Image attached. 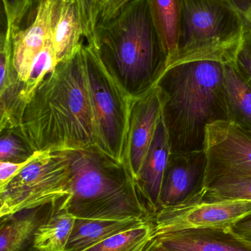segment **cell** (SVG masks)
Instances as JSON below:
<instances>
[{
  "label": "cell",
  "instance_id": "6da1fadb",
  "mask_svg": "<svg viewBox=\"0 0 251 251\" xmlns=\"http://www.w3.org/2000/svg\"><path fill=\"white\" fill-rule=\"evenodd\" d=\"M84 38L132 99L156 87L168 57L148 0H79Z\"/></svg>",
  "mask_w": 251,
  "mask_h": 251
},
{
  "label": "cell",
  "instance_id": "7a4b0ae2",
  "mask_svg": "<svg viewBox=\"0 0 251 251\" xmlns=\"http://www.w3.org/2000/svg\"><path fill=\"white\" fill-rule=\"evenodd\" d=\"M84 41L71 57L59 63L41 81L28 100L17 128L35 151L97 146Z\"/></svg>",
  "mask_w": 251,
  "mask_h": 251
},
{
  "label": "cell",
  "instance_id": "3957f363",
  "mask_svg": "<svg viewBox=\"0 0 251 251\" xmlns=\"http://www.w3.org/2000/svg\"><path fill=\"white\" fill-rule=\"evenodd\" d=\"M225 63L210 60L169 66L156 86L171 153L203 150L208 125L228 121L224 91Z\"/></svg>",
  "mask_w": 251,
  "mask_h": 251
},
{
  "label": "cell",
  "instance_id": "277c9868",
  "mask_svg": "<svg viewBox=\"0 0 251 251\" xmlns=\"http://www.w3.org/2000/svg\"><path fill=\"white\" fill-rule=\"evenodd\" d=\"M64 152L71 174L69 195L61 206L75 218L153 222L128 165L97 146Z\"/></svg>",
  "mask_w": 251,
  "mask_h": 251
},
{
  "label": "cell",
  "instance_id": "5b68a950",
  "mask_svg": "<svg viewBox=\"0 0 251 251\" xmlns=\"http://www.w3.org/2000/svg\"><path fill=\"white\" fill-rule=\"evenodd\" d=\"M182 5L178 50L167 68L200 60L233 64L246 32L238 12L226 0H182Z\"/></svg>",
  "mask_w": 251,
  "mask_h": 251
},
{
  "label": "cell",
  "instance_id": "8992f818",
  "mask_svg": "<svg viewBox=\"0 0 251 251\" xmlns=\"http://www.w3.org/2000/svg\"><path fill=\"white\" fill-rule=\"evenodd\" d=\"M83 48L95 118L96 146L113 159L127 164L133 99L109 73L94 49L84 41Z\"/></svg>",
  "mask_w": 251,
  "mask_h": 251
},
{
  "label": "cell",
  "instance_id": "52a82bcc",
  "mask_svg": "<svg viewBox=\"0 0 251 251\" xmlns=\"http://www.w3.org/2000/svg\"><path fill=\"white\" fill-rule=\"evenodd\" d=\"M71 174L63 151H38L5 185L0 187V217L36 207L69 195Z\"/></svg>",
  "mask_w": 251,
  "mask_h": 251
},
{
  "label": "cell",
  "instance_id": "ba28073f",
  "mask_svg": "<svg viewBox=\"0 0 251 251\" xmlns=\"http://www.w3.org/2000/svg\"><path fill=\"white\" fill-rule=\"evenodd\" d=\"M250 213L251 201H209L198 192L179 204L159 210L153 217L152 237L200 227L231 228Z\"/></svg>",
  "mask_w": 251,
  "mask_h": 251
},
{
  "label": "cell",
  "instance_id": "9c48e42d",
  "mask_svg": "<svg viewBox=\"0 0 251 251\" xmlns=\"http://www.w3.org/2000/svg\"><path fill=\"white\" fill-rule=\"evenodd\" d=\"M204 183L228 174L251 176V133L230 121L206 126Z\"/></svg>",
  "mask_w": 251,
  "mask_h": 251
},
{
  "label": "cell",
  "instance_id": "30bf717a",
  "mask_svg": "<svg viewBox=\"0 0 251 251\" xmlns=\"http://www.w3.org/2000/svg\"><path fill=\"white\" fill-rule=\"evenodd\" d=\"M206 168L204 150L171 153L162 183L160 210L179 204L200 192Z\"/></svg>",
  "mask_w": 251,
  "mask_h": 251
},
{
  "label": "cell",
  "instance_id": "8fae6325",
  "mask_svg": "<svg viewBox=\"0 0 251 251\" xmlns=\"http://www.w3.org/2000/svg\"><path fill=\"white\" fill-rule=\"evenodd\" d=\"M162 110V100L156 86L132 100L126 162L135 180L151 144Z\"/></svg>",
  "mask_w": 251,
  "mask_h": 251
},
{
  "label": "cell",
  "instance_id": "7c38bea8",
  "mask_svg": "<svg viewBox=\"0 0 251 251\" xmlns=\"http://www.w3.org/2000/svg\"><path fill=\"white\" fill-rule=\"evenodd\" d=\"M56 0H38L32 23L13 33L12 48L15 69L19 79L26 82L34 59L52 39Z\"/></svg>",
  "mask_w": 251,
  "mask_h": 251
},
{
  "label": "cell",
  "instance_id": "4fadbf2b",
  "mask_svg": "<svg viewBox=\"0 0 251 251\" xmlns=\"http://www.w3.org/2000/svg\"><path fill=\"white\" fill-rule=\"evenodd\" d=\"M153 238L172 251H251V243L223 227L188 228Z\"/></svg>",
  "mask_w": 251,
  "mask_h": 251
},
{
  "label": "cell",
  "instance_id": "5bb4252c",
  "mask_svg": "<svg viewBox=\"0 0 251 251\" xmlns=\"http://www.w3.org/2000/svg\"><path fill=\"white\" fill-rule=\"evenodd\" d=\"M171 154L170 143L162 116L137 176V186L152 215L160 210V196L165 171Z\"/></svg>",
  "mask_w": 251,
  "mask_h": 251
},
{
  "label": "cell",
  "instance_id": "9a60e30c",
  "mask_svg": "<svg viewBox=\"0 0 251 251\" xmlns=\"http://www.w3.org/2000/svg\"><path fill=\"white\" fill-rule=\"evenodd\" d=\"M56 201L1 217L0 251L36 250L34 248L35 233L51 216Z\"/></svg>",
  "mask_w": 251,
  "mask_h": 251
},
{
  "label": "cell",
  "instance_id": "2e32d148",
  "mask_svg": "<svg viewBox=\"0 0 251 251\" xmlns=\"http://www.w3.org/2000/svg\"><path fill=\"white\" fill-rule=\"evenodd\" d=\"M26 85L18 76L10 44L0 47V131L20 126L28 104Z\"/></svg>",
  "mask_w": 251,
  "mask_h": 251
},
{
  "label": "cell",
  "instance_id": "e0dca14e",
  "mask_svg": "<svg viewBox=\"0 0 251 251\" xmlns=\"http://www.w3.org/2000/svg\"><path fill=\"white\" fill-rule=\"evenodd\" d=\"M83 38L79 0H56L52 41L57 64L76 51Z\"/></svg>",
  "mask_w": 251,
  "mask_h": 251
},
{
  "label": "cell",
  "instance_id": "ac0fdd59",
  "mask_svg": "<svg viewBox=\"0 0 251 251\" xmlns=\"http://www.w3.org/2000/svg\"><path fill=\"white\" fill-rule=\"evenodd\" d=\"M152 223L139 219L109 221L75 218L66 251H85L113 236Z\"/></svg>",
  "mask_w": 251,
  "mask_h": 251
},
{
  "label": "cell",
  "instance_id": "d6986e66",
  "mask_svg": "<svg viewBox=\"0 0 251 251\" xmlns=\"http://www.w3.org/2000/svg\"><path fill=\"white\" fill-rule=\"evenodd\" d=\"M148 3L155 27L167 55L169 64L178 50L182 0H148Z\"/></svg>",
  "mask_w": 251,
  "mask_h": 251
},
{
  "label": "cell",
  "instance_id": "ffe728a7",
  "mask_svg": "<svg viewBox=\"0 0 251 251\" xmlns=\"http://www.w3.org/2000/svg\"><path fill=\"white\" fill-rule=\"evenodd\" d=\"M224 91L228 121L251 133V88L232 64L224 67Z\"/></svg>",
  "mask_w": 251,
  "mask_h": 251
},
{
  "label": "cell",
  "instance_id": "44dd1931",
  "mask_svg": "<svg viewBox=\"0 0 251 251\" xmlns=\"http://www.w3.org/2000/svg\"><path fill=\"white\" fill-rule=\"evenodd\" d=\"M62 198L56 200L51 216L40 226L35 233L34 248L36 250L66 251L75 218L62 207Z\"/></svg>",
  "mask_w": 251,
  "mask_h": 251
},
{
  "label": "cell",
  "instance_id": "7402d4cb",
  "mask_svg": "<svg viewBox=\"0 0 251 251\" xmlns=\"http://www.w3.org/2000/svg\"><path fill=\"white\" fill-rule=\"evenodd\" d=\"M209 201H251V176L228 174L212 178L199 192Z\"/></svg>",
  "mask_w": 251,
  "mask_h": 251
},
{
  "label": "cell",
  "instance_id": "603a6c76",
  "mask_svg": "<svg viewBox=\"0 0 251 251\" xmlns=\"http://www.w3.org/2000/svg\"><path fill=\"white\" fill-rule=\"evenodd\" d=\"M152 238V224L113 236L85 251H142Z\"/></svg>",
  "mask_w": 251,
  "mask_h": 251
},
{
  "label": "cell",
  "instance_id": "cb8c5ba5",
  "mask_svg": "<svg viewBox=\"0 0 251 251\" xmlns=\"http://www.w3.org/2000/svg\"><path fill=\"white\" fill-rule=\"evenodd\" d=\"M0 134V161L21 163L36 153L18 128L1 130Z\"/></svg>",
  "mask_w": 251,
  "mask_h": 251
},
{
  "label": "cell",
  "instance_id": "d4e9b609",
  "mask_svg": "<svg viewBox=\"0 0 251 251\" xmlns=\"http://www.w3.org/2000/svg\"><path fill=\"white\" fill-rule=\"evenodd\" d=\"M57 63L53 49V41L50 40L44 48L35 57L31 65L29 76L27 79L26 93L28 98L32 95L35 88L41 81L53 72L57 66Z\"/></svg>",
  "mask_w": 251,
  "mask_h": 251
},
{
  "label": "cell",
  "instance_id": "484cf974",
  "mask_svg": "<svg viewBox=\"0 0 251 251\" xmlns=\"http://www.w3.org/2000/svg\"><path fill=\"white\" fill-rule=\"evenodd\" d=\"M233 66L242 79L251 88V30L246 29L243 42Z\"/></svg>",
  "mask_w": 251,
  "mask_h": 251
},
{
  "label": "cell",
  "instance_id": "4316f807",
  "mask_svg": "<svg viewBox=\"0 0 251 251\" xmlns=\"http://www.w3.org/2000/svg\"><path fill=\"white\" fill-rule=\"evenodd\" d=\"M33 0H13L10 7L3 6L6 22H10L15 29H19L24 16L29 10Z\"/></svg>",
  "mask_w": 251,
  "mask_h": 251
},
{
  "label": "cell",
  "instance_id": "83f0119b",
  "mask_svg": "<svg viewBox=\"0 0 251 251\" xmlns=\"http://www.w3.org/2000/svg\"><path fill=\"white\" fill-rule=\"evenodd\" d=\"M37 152L38 151H36L35 154L29 160L21 162V163L0 161V187L5 185L19 171H22L28 164H29L35 157Z\"/></svg>",
  "mask_w": 251,
  "mask_h": 251
},
{
  "label": "cell",
  "instance_id": "f1b7e54d",
  "mask_svg": "<svg viewBox=\"0 0 251 251\" xmlns=\"http://www.w3.org/2000/svg\"><path fill=\"white\" fill-rule=\"evenodd\" d=\"M231 228L239 237L251 243V213L237 221Z\"/></svg>",
  "mask_w": 251,
  "mask_h": 251
},
{
  "label": "cell",
  "instance_id": "f546056e",
  "mask_svg": "<svg viewBox=\"0 0 251 251\" xmlns=\"http://www.w3.org/2000/svg\"><path fill=\"white\" fill-rule=\"evenodd\" d=\"M246 22L251 15V0H226Z\"/></svg>",
  "mask_w": 251,
  "mask_h": 251
},
{
  "label": "cell",
  "instance_id": "4dcf8cb0",
  "mask_svg": "<svg viewBox=\"0 0 251 251\" xmlns=\"http://www.w3.org/2000/svg\"><path fill=\"white\" fill-rule=\"evenodd\" d=\"M142 251H172L167 249L159 240L152 237Z\"/></svg>",
  "mask_w": 251,
  "mask_h": 251
},
{
  "label": "cell",
  "instance_id": "1f68e13d",
  "mask_svg": "<svg viewBox=\"0 0 251 251\" xmlns=\"http://www.w3.org/2000/svg\"><path fill=\"white\" fill-rule=\"evenodd\" d=\"M245 26H246V29L251 30V15L249 19L245 22Z\"/></svg>",
  "mask_w": 251,
  "mask_h": 251
},
{
  "label": "cell",
  "instance_id": "d6a6232c",
  "mask_svg": "<svg viewBox=\"0 0 251 251\" xmlns=\"http://www.w3.org/2000/svg\"><path fill=\"white\" fill-rule=\"evenodd\" d=\"M13 0H2V2L8 3L9 4H4L3 6H7V7H10V4H11Z\"/></svg>",
  "mask_w": 251,
  "mask_h": 251
},
{
  "label": "cell",
  "instance_id": "836d02e7",
  "mask_svg": "<svg viewBox=\"0 0 251 251\" xmlns=\"http://www.w3.org/2000/svg\"><path fill=\"white\" fill-rule=\"evenodd\" d=\"M38 251V250H35V251Z\"/></svg>",
  "mask_w": 251,
  "mask_h": 251
}]
</instances>
